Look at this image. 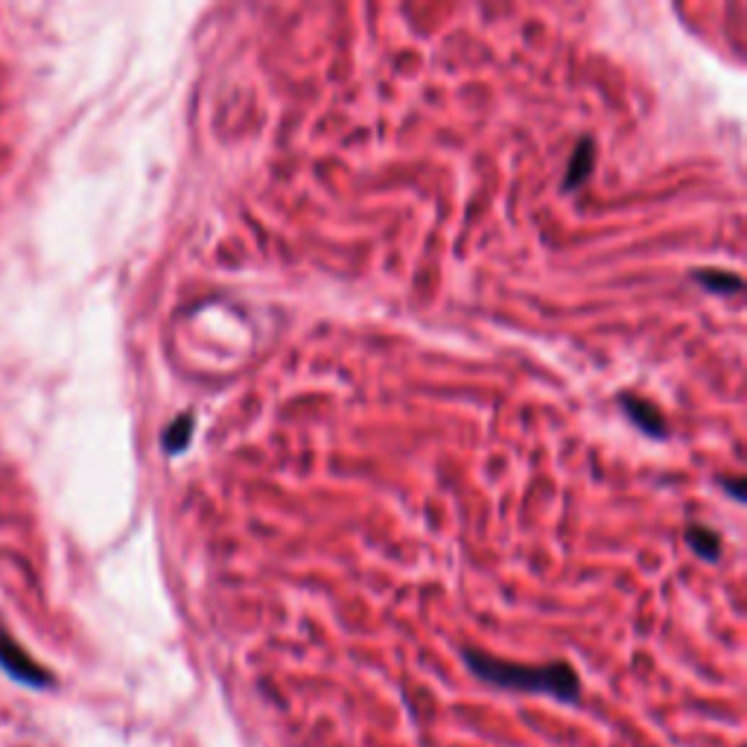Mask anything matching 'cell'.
I'll return each mask as SVG.
<instances>
[{"label":"cell","instance_id":"cell-1","mask_svg":"<svg viewBox=\"0 0 747 747\" xmlns=\"http://www.w3.org/2000/svg\"><path fill=\"white\" fill-rule=\"evenodd\" d=\"M465 663L470 665V672H474L479 681L502 686V689L549 695V698H555V701L564 703H575L581 698V681H578V675H575V669L570 663H509V660L482 654V651H474V648H467L465 651Z\"/></svg>","mask_w":747,"mask_h":747},{"label":"cell","instance_id":"cell-2","mask_svg":"<svg viewBox=\"0 0 747 747\" xmlns=\"http://www.w3.org/2000/svg\"><path fill=\"white\" fill-rule=\"evenodd\" d=\"M0 669L10 675L12 681H19V684L24 686H33V689H45V686L53 684L50 672H45V669H41V665H38L3 628H0Z\"/></svg>","mask_w":747,"mask_h":747},{"label":"cell","instance_id":"cell-3","mask_svg":"<svg viewBox=\"0 0 747 747\" xmlns=\"http://www.w3.org/2000/svg\"><path fill=\"white\" fill-rule=\"evenodd\" d=\"M622 409L646 436L665 438V424L660 418V412L654 409V403L639 401V397H622Z\"/></svg>","mask_w":747,"mask_h":747},{"label":"cell","instance_id":"cell-4","mask_svg":"<svg viewBox=\"0 0 747 747\" xmlns=\"http://www.w3.org/2000/svg\"><path fill=\"white\" fill-rule=\"evenodd\" d=\"M592 156H596V146H592L590 137H584L581 144H578V149H575L573 164H570V170H566V179H564L566 191H573L575 184H581L584 179L590 175Z\"/></svg>","mask_w":747,"mask_h":747},{"label":"cell","instance_id":"cell-5","mask_svg":"<svg viewBox=\"0 0 747 747\" xmlns=\"http://www.w3.org/2000/svg\"><path fill=\"white\" fill-rule=\"evenodd\" d=\"M686 543L693 547L695 555H701L703 561H719L721 555V538L707 526H689L686 531Z\"/></svg>","mask_w":747,"mask_h":747},{"label":"cell","instance_id":"cell-6","mask_svg":"<svg viewBox=\"0 0 747 747\" xmlns=\"http://www.w3.org/2000/svg\"><path fill=\"white\" fill-rule=\"evenodd\" d=\"M695 278H698L701 286H707L710 292H719V295H736V292H742L738 274L721 272V269H703V272H698Z\"/></svg>","mask_w":747,"mask_h":747},{"label":"cell","instance_id":"cell-7","mask_svg":"<svg viewBox=\"0 0 747 747\" xmlns=\"http://www.w3.org/2000/svg\"><path fill=\"white\" fill-rule=\"evenodd\" d=\"M191 436H193V415H179V418L173 420V427L164 432V450L167 453H173V456H179V453L187 450V444H191Z\"/></svg>","mask_w":747,"mask_h":747}]
</instances>
